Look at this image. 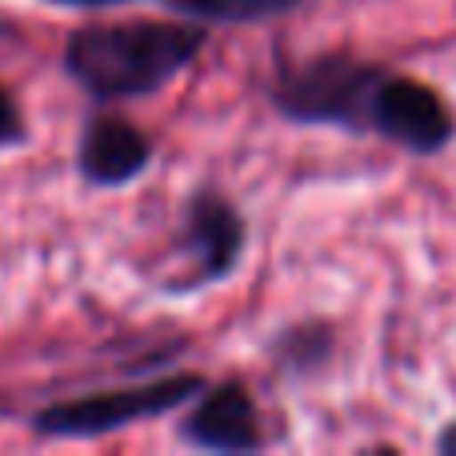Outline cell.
I'll return each mask as SVG.
<instances>
[{"instance_id":"cell-6","label":"cell","mask_w":456,"mask_h":456,"mask_svg":"<svg viewBox=\"0 0 456 456\" xmlns=\"http://www.w3.org/2000/svg\"><path fill=\"white\" fill-rule=\"evenodd\" d=\"M181 441L200 452H256L265 444V425L252 393L240 380L197 393V404L181 420Z\"/></svg>"},{"instance_id":"cell-2","label":"cell","mask_w":456,"mask_h":456,"mask_svg":"<svg viewBox=\"0 0 456 456\" xmlns=\"http://www.w3.org/2000/svg\"><path fill=\"white\" fill-rule=\"evenodd\" d=\"M388 69L364 64L348 53H324L297 69L276 72L273 109L292 125H332L345 133H369V109Z\"/></svg>"},{"instance_id":"cell-12","label":"cell","mask_w":456,"mask_h":456,"mask_svg":"<svg viewBox=\"0 0 456 456\" xmlns=\"http://www.w3.org/2000/svg\"><path fill=\"white\" fill-rule=\"evenodd\" d=\"M436 449H441L444 456H456V420H452L449 428H444L441 436H436Z\"/></svg>"},{"instance_id":"cell-3","label":"cell","mask_w":456,"mask_h":456,"mask_svg":"<svg viewBox=\"0 0 456 456\" xmlns=\"http://www.w3.org/2000/svg\"><path fill=\"white\" fill-rule=\"evenodd\" d=\"M208 380L200 372H176V377L144 380V385L128 388H109V393L77 396V401H56L32 412V433L37 436H56V441H85V436H104L128 428L136 420L165 417L176 404L192 401L205 393Z\"/></svg>"},{"instance_id":"cell-1","label":"cell","mask_w":456,"mask_h":456,"mask_svg":"<svg viewBox=\"0 0 456 456\" xmlns=\"http://www.w3.org/2000/svg\"><path fill=\"white\" fill-rule=\"evenodd\" d=\"M208 28L184 20L85 24L64 45V72L93 101H136L168 88L200 56Z\"/></svg>"},{"instance_id":"cell-8","label":"cell","mask_w":456,"mask_h":456,"mask_svg":"<svg viewBox=\"0 0 456 456\" xmlns=\"http://www.w3.org/2000/svg\"><path fill=\"white\" fill-rule=\"evenodd\" d=\"M332 329L324 321H305V324H289L273 337L268 353H273V364L289 377H313L316 369H324L332 356Z\"/></svg>"},{"instance_id":"cell-11","label":"cell","mask_w":456,"mask_h":456,"mask_svg":"<svg viewBox=\"0 0 456 456\" xmlns=\"http://www.w3.org/2000/svg\"><path fill=\"white\" fill-rule=\"evenodd\" d=\"M56 8H112V4H133V0H48Z\"/></svg>"},{"instance_id":"cell-13","label":"cell","mask_w":456,"mask_h":456,"mask_svg":"<svg viewBox=\"0 0 456 456\" xmlns=\"http://www.w3.org/2000/svg\"><path fill=\"white\" fill-rule=\"evenodd\" d=\"M8 32H12V24H0V37H8Z\"/></svg>"},{"instance_id":"cell-5","label":"cell","mask_w":456,"mask_h":456,"mask_svg":"<svg viewBox=\"0 0 456 456\" xmlns=\"http://www.w3.org/2000/svg\"><path fill=\"white\" fill-rule=\"evenodd\" d=\"M244 216L213 189H200L184 205V224H181V244L192 260V276L184 281V289L197 284L224 281L236 268L244 252Z\"/></svg>"},{"instance_id":"cell-7","label":"cell","mask_w":456,"mask_h":456,"mask_svg":"<svg viewBox=\"0 0 456 456\" xmlns=\"http://www.w3.org/2000/svg\"><path fill=\"white\" fill-rule=\"evenodd\" d=\"M152 165V141L125 117L101 112L85 125L77 141V173L93 189H120L144 176Z\"/></svg>"},{"instance_id":"cell-10","label":"cell","mask_w":456,"mask_h":456,"mask_svg":"<svg viewBox=\"0 0 456 456\" xmlns=\"http://www.w3.org/2000/svg\"><path fill=\"white\" fill-rule=\"evenodd\" d=\"M24 141H28V125H24L12 93L0 85V149H16V144H24Z\"/></svg>"},{"instance_id":"cell-9","label":"cell","mask_w":456,"mask_h":456,"mask_svg":"<svg viewBox=\"0 0 456 456\" xmlns=\"http://www.w3.org/2000/svg\"><path fill=\"white\" fill-rule=\"evenodd\" d=\"M300 0H173V12L189 20H216V24H248L268 20V16L292 12Z\"/></svg>"},{"instance_id":"cell-4","label":"cell","mask_w":456,"mask_h":456,"mask_svg":"<svg viewBox=\"0 0 456 456\" xmlns=\"http://www.w3.org/2000/svg\"><path fill=\"white\" fill-rule=\"evenodd\" d=\"M369 133L385 136V141L401 144L417 157H433V152L452 144L456 117L444 104V96L436 88H428L425 80L385 72L377 93H372Z\"/></svg>"}]
</instances>
